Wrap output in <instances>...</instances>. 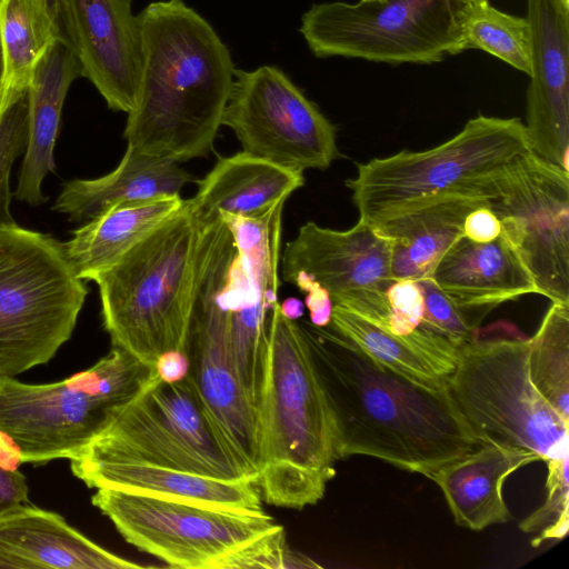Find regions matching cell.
I'll list each match as a JSON object with an SVG mask.
<instances>
[{
	"mask_svg": "<svg viewBox=\"0 0 569 569\" xmlns=\"http://www.w3.org/2000/svg\"><path fill=\"white\" fill-rule=\"evenodd\" d=\"M300 325L332 413L337 460L367 456L430 478L481 443L449 386L417 383L329 326Z\"/></svg>",
	"mask_w": 569,
	"mask_h": 569,
	"instance_id": "obj_1",
	"label": "cell"
},
{
	"mask_svg": "<svg viewBox=\"0 0 569 569\" xmlns=\"http://www.w3.org/2000/svg\"><path fill=\"white\" fill-rule=\"evenodd\" d=\"M137 18L141 67L123 137L143 154L179 163L204 157L232 89L230 51L183 0L150 2Z\"/></svg>",
	"mask_w": 569,
	"mask_h": 569,
	"instance_id": "obj_2",
	"label": "cell"
},
{
	"mask_svg": "<svg viewBox=\"0 0 569 569\" xmlns=\"http://www.w3.org/2000/svg\"><path fill=\"white\" fill-rule=\"evenodd\" d=\"M257 420L262 501L291 509L316 505L336 475L333 419L303 329L283 317L279 301L269 316Z\"/></svg>",
	"mask_w": 569,
	"mask_h": 569,
	"instance_id": "obj_3",
	"label": "cell"
},
{
	"mask_svg": "<svg viewBox=\"0 0 569 569\" xmlns=\"http://www.w3.org/2000/svg\"><path fill=\"white\" fill-rule=\"evenodd\" d=\"M201 222L190 199L92 281L112 346L154 367L188 355Z\"/></svg>",
	"mask_w": 569,
	"mask_h": 569,
	"instance_id": "obj_4",
	"label": "cell"
},
{
	"mask_svg": "<svg viewBox=\"0 0 569 569\" xmlns=\"http://www.w3.org/2000/svg\"><path fill=\"white\" fill-rule=\"evenodd\" d=\"M158 376L123 349L53 383L0 377V460L9 466L77 458Z\"/></svg>",
	"mask_w": 569,
	"mask_h": 569,
	"instance_id": "obj_5",
	"label": "cell"
},
{
	"mask_svg": "<svg viewBox=\"0 0 569 569\" xmlns=\"http://www.w3.org/2000/svg\"><path fill=\"white\" fill-rule=\"evenodd\" d=\"M530 338L513 323L478 328L459 348L449 390L481 442L527 450L546 463L569 457L568 427L537 390Z\"/></svg>",
	"mask_w": 569,
	"mask_h": 569,
	"instance_id": "obj_6",
	"label": "cell"
},
{
	"mask_svg": "<svg viewBox=\"0 0 569 569\" xmlns=\"http://www.w3.org/2000/svg\"><path fill=\"white\" fill-rule=\"evenodd\" d=\"M87 295L61 242L0 222V377L51 360L71 338Z\"/></svg>",
	"mask_w": 569,
	"mask_h": 569,
	"instance_id": "obj_7",
	"label": "cell"
},
{
	"mask_svg": "<svg viewBox=\"0 0 569 569\" xmlns=\"http://www.w3.org/2000/svg\"><path fill=\"white\" fill-rule=\"evenodd\" d=\"M529 151L519 118L479 114L437 147L358 163L357 176L346 186L352 192L359 221L375 227L429 197L478 191L475 186L480 179Z\"/></svg>",
	"mask_w": 569,
	"mask_h": 569,
	"instance_id": "obj_8",
	"label": "cell"
},
{
	"mask_svg": "<svg viewBox=\"0 0 569 569\" xmlns=\"http://www.w3.org/2000/svg\"><path fill=\"white\" fill-rule=\"evenodd\" d=\"M71 462L144 463L217 479L248 480L189 375L176 382L157 377Z\"/></svg>",
	"mask_w": 569,
	"mask_h": 569,
	"instance_id": "obj_9",
	"label": "cell"
},
{
	"mask_svg": "<svg viewBox=\"0 0 569 569\" xmlns=\"http://www.w3.org/2000/svg\"><path fill=\"white\" fill-rule=\"evenodd\" d=\"M91 502L127 542L169 567L246 568L254 545L281 526L270 516L99 488Z\"/></svg>",
	"mask_w": 569,
	"mask_h": 569,
	"instance_id": "obj_10",
	"label": "cell"
},
{
	"mask_svg": "<svg viewBox=\"0 0 569 569\" xmlns=\"http://www.w3.org/2000/svg\"><path fill=\"white\" fill-rule=\"evenodd\" d=\"M460 6L453 0L315 3L302 14L299 32L317 58L429 64L465 51Z\"/></svg>",
	"mask_w": 569,
	"mask_h": 569,
	"instance_id": "obj_11",
	"label": "cell"
},
{
	"mask_svg": "<svg viewBox=\"0 0 569 569\" xmlns=\"http://www.w3.org/2000/svg\"><path fill=\"white\" fill-rule=\"evenodd\" d=\"M476 188L500 220L537 293L569 305V172L529 151Z\"/></svg>",
	"mask_w": 569,
	"mask_h": 569,
	"instance_id": "obj_12",
	"label": "cell"
},
{
	"mask_svg": "<svg viewBox=\"0 0 569 569\" xmlns=\"http://www.w3.org/2000/svg\"><path fill=\"white\" fill-rule=\"evenodd\" d=\"M222 126L243 151L296 172L325 170L339 156L335 124L276 66L236 69Z\"/></svg>",
	"mask_w": 569,
	"mask_h": 569,
	"instance_id": "obj_13",
	"label": "cell"
},
{
	"mask_svg": "<svg viewBox=\"0 0 569 569\" xmlns=\"http://www.w3.org/2000/svg\"><path fill=\"white\" fill-rule=\"evenodd\" d=\"M284 202L254 218L222 217L237 247L228 301L229 348L256 410L267 368L269 316L278 302Z\"/></svg>",
	"mask_w": 569,
	"mask_h": 569,
	"instance_id": "obj_14",
	"label": "cell"
},
{
	"mask_svg": "<svg viewBox=\"0 0 569 569\" xmlns=\"http://www.w3.org/2000/svg\"><path fill=\"white\" fill-rule=\"evenodd\" d=\"M287 282L305 272L343 307L386 329L390 309L386 292L391 274V240L358 221L343 231L305 223L280 257Z\"/></svg>",
	"mask_w": 569,
	"mask_h": 569,
	"instance_id": "obj_15",
	"label": "cell"
},
{
	"mask_svg": "<svg viewBox=\"0 0 569 569\" xmlns=\"http://www.w3.org/2000/svg\"><path fill=\"white\" fill-rule=\"evenodd\" d=\"M63 41L114 111L136 107L141 49L132 0H61Z\"/></svg>",
	"mask_w": 569,
	"mask_h": 569,
	"instance_id": "obj_16",
	"label": "cell"
},
{
	"mask_svg": "<svg viewBox=\"0 0 569 569\" xmlns=\"http://www.w3.org/2000/svg\"><path fill=\"white\" fill-rule=\"evenodd\" d=\"M531 73L526 94L530 150L569 172V3L527 0Z\"/></svg>",
	"mask_w": 569,
	"mask_h": 569,
	"instance_id": "obj_17",
	"label": "cell"
},
{
	"mask_svg": "<svg viewBox=\"0 0 569 569\" xmlns=\"http://www.w3.org/2000/svg\"><path fill=\"white\" fill-rule=\"evenodd\" d=\"M429 278L480 321L505 302L537 293L533 279L502 233L486 243L462 236L438 261Z\"/></svg>",
	"mask_w": 569,
	"mask_h": 569,
	"instance_id": "obj_18",
	"label": "cell"
},
{
	"mask_svg": "<svg viewBox=\"0 0 569 569\" xmlns=\"http://www.w3.org/2000/svg\"><path fill=\"white\" fill-rule=\"evenodd\" d=\"M71 527L57 512L21 505L0 516V568H141Z\"/></svg>",
	"mask_w": 569,
	"mask_h": 569,
	"instance_id": "obj_19",
	"label": "cell"
},
{
	"mask_svg": "<svg viewBox=\"0 0 569 569\" xmlns=\"http://www.w3.org/2000/svg\"><path fill=\"white\" fill-rule=\"evenodd\" d=\"M487 204V199L473 190L440 193L376 224L377 231L391 240L393 280L429 277L463 236L467 214Z\"/></svg>",
	"mask_w": 569,
	"mask_h": 569,
	"instance_id": "obj_20",
	"label": "cell"
},
{
	"mask_svg": "<svg viewBox=\"0 0 569 569\" xmlns=\"http://www.w3.org/2000/svg\"><path fill=\"white\" fill-rule=\"evenodd\" d=\"M82 77L80 62L62 40H54L39 59L29 83V131L14 196L30 206L47 200L44 178L54 171V146L62 107L71 83Z\"/></svg>",
	"mask_w": 569,
	"mask_h": 569,
	"instance_id": "obj_21",
	"label": "cell"
},
{
	"mask_svg": "<svg viewBox=\"0 0 569 569\" xmlns=\"http://www.w3.org/2000/svg\"><path fill=\"white\" fill-rule=\"evenodd\" d=\"M537 460L539 457L527 450L483 441L429 479L441 489L456 525L479 531L510 520L502 496L503 482L512 472Z\"/></svg>",
	"mask_w": 569,
	"mask_h": 569,
	"instance_id": "obj_22",
	"label": "cell"
},
{
	"mask_svg": "<svg viewBox=\"0 0 569 569\" xmlns=\"http://www.w3.org/2000/svg\"><path fill=\"white\" fill-rule=\"evenodd\" d=\"M72 473L89 488H111L157 498L263 513L257 486L176 469L128 462L74 463Z\"/></svg>",
	"mask_w": 569,
	"mask_h": 569,
	"instance_id": "obj_23",
	"label": "cell"
},
{
	"mask_svg": "<svg viewBox=\"0 0 569 569\" xmlns=\"http://www.w3.org/2000/svg\"><path fill=\"white\" fill-rule=\"evenodd\" d=\"M194 180L179 162L143 154L127 146L113 171L96 179L63 183L52 209L72 222L86 223L118 203L179 196Z\"/></svg>",
	"mask_w": 569,
	"mask_h": 569,
	"instance_id": "obj_24",
	"label": "cell"
},
{
	"mask_svg": "<svg viewBox=\"0 0 569 569\" xmlns=\"http://www.w3.org/2000/svg\"><path fill=\"white\" fill-rule=\"evenodd\" d=\"M190 199L201 223L219 216L254 218L305 184L303 173L240 151L220 158Z\"/></svg>",
	"mask_w": 569,
	"mask_h": 569,
	"instance_id": "obj_25",
	"label": "cell"
},
{
	"mask_svg": "<svg viewBox=\"0 0 569 569\" xmlns=\"http://www.w3.org/2000/svg\"><path fill=\"white\" fill-rule=\"evenodd\" d=\"M329 327L375 361L427 387L448 386L458 362L459 348L423 328L396 336L338 305H333Z\"/></svg>",
	"mask_w": 569,
	"mask_h": 569,
	"instance_id": "obj_26",
	"label": "cell"
},
{
	"mask_svg": "<svg viewBox=\"0 0 569 569\" xmlns=\"http://www.w3.org/2000/svg\"><path fill=\"white\" fill-rule=\"evenodd\" d=\"M183 201L179 194L118 203L82 223L62 243L72 271L92 281L176 213Z\"/></svg>",
	"mask_w": 569,
	"mask_h": 569,
	"instance_id": "obj_27",
	"label": "cell"
},
{
	"mask_svg": "<svg viewBox=\"0 0 569 569\" xmlns=\"http://www.w3.org/2000/svg\"><path fill=\"white\" fill-rule=\"evenodd\" d=\"M59 31L40 0H0V40L7 88L28 87Z\"/></svg>",
	"mask_w": 569,
	"mask_h": 569,
	"instance_id": "obj_28",
	"label": "cell"
},
{
	"mask_svg": "<svg viewBox=\"0 0 569 569\" xmlns=\"http://www.w3.org/2000/svg\"><path fill=\"white\" fill-rule=\"evenodd\" d=\"M457 20L465 50L480 49L530 76L531 28L527 17L505 13L487 1L461 4Z\"/></svg>",
	"mask_w": 569,
	"mask_h": 569,
	"instance_id": "obj_29",
	"label": "cell"
},
{
	"mask_svg": "<svg viewBox=\"0 0 569 569\" xmlns=\"http://www.w3.org/2000/svg\"><path fill=\"white\" fill-rule=\"evenodd\" d=\"M529 370L537 390L569 422V305L551 302L530 338Z\"/></svg>",
	"mask_w": 569,
	"mask_h": 569,
	"instance_id": "obj_30",
	"label": "cell"
},
{
	"mask_svg": "<svg viewBox=\"0 0 569 569\" xmlns=\"http://www.w3.org/2000/svg\"><path fill=\"white\" fill-rule=\"evenodd\" d=\"M0 113V222H13L10 212V173L16 159L26 151L29 131V86L7 88Z\"/></svg>",
	"mask_w": 569,
	"mask_h": 569,
	"instance_id": "obj_31",
	"label": "cell"
},
{
	"mask_svg": "<svg viewBox=\"0 0 569 569\" xmlns=\"http://www.w3.org/2000/svg\"><path fill=\"white\" fill-rule=\"evenodd\" d=\"M569 457L547 463V498L543 505L520 522L526 533H537L532 547L550 539H562L569 529Z\"/></svg>",
	"mask_w": 569,
	"mask_h": 569,
	"instance_id": "obj_32",
	"label": "cell"
},
{
	"mask_svg": "<svg viewBox=\"0 0 569 569\" xmlns=\"http://www.w3.org/2000/svg\"><path fill=\"white\" fill-rule=\"evenodd\" d=\"M417 283L425 301L420 328L447 339L457 348L469 341L481 321L457 306L431 278L419 279Z\"/></svg>",
	"mask_w": 569,
	"mask_h": 569,
	"instance_id": "obj_33",
	"label": "cell"
},
{
	"mask_svg": "<svg viewBox=\"0 0 569 569\" xmlns=\"http://www.w3.org/2000/svg\"><path fill=\"white\" fill-rule=\"evenodd\" d=\"M387 301L390 316L386 331L396 336H410L420 328L425 315L422 292L416 280L400 279L388 288Z\"/></svg>",
	"mask_w": 569,
	"mask_h": 569,
	"instance_id": "obj_34",
	"label": "cell"
},
{
	"mask_svg": "<svg viewBox=\"0 0 569 569\" xmlns=\"http://www.w3.org/2000/svg\"><path fill=\"white\" fill-rule=\"evenodd\" d=\"M289 282L306 295L305 305L309 310L310 322L316 327H328L333 309L329 292L305 272L296 273Z\"/></svg>",
	"mask_w": 569,
	"mask_h": 569,
	"instance_id": "obj_35",
	"label": "cell"
},
{
	"mask_svg": "<svg viewBox=\"0 0 569 569\" xmlns=\"http://www.w3.org/2000/svg\"><path fill=\"white\" fill-rule=\"evenodd\" d=\"M29 502L27 479L17 467L0 460V516Z\"/></svg>",
	"mask_w": 569,
	"mask_h": 569,
	"instance_id": "obj_36",
	"label": "cell"
},
{
	"mask_svg": "<svg viewBox=\"0 0 569 569\" xmlns=\"http://www.w3.org/2000/svg\"><path fill=\"white\" fill-rule=\"evenodd\" d=\"M463 237L477 243L495 240L501 233V223L496 213L487 206L469 212L462 226Z\"/></svg>",
	"mask_w": 569,
	"mask_h": 569,
	"instance_id": "obj_37",
	"label": "cell"
},
{
	"mask_svg": "<svg viewBox=\"0 0 569 569\" xmlns=\"http://www.w3.org/2000/svg\"><path fill=\"white\" fill-rule=\"evenodd\" d=\"M190 369L187 353L171 350L162 353L154 362L156 375L161 381L176 382L184 379Z\"/></svg>",
	"mask_w": 569,
	"mask_h": 569,
	"instance_id": "obj_38",
	"label": "cell"
},
{
	"mask_svg": "<svg viewBox=\"0 0 569 569\" xmlns=\"http://www.w3.org/2000/svg\"><path fill=\"white\" fill-rule=\"evenodd\" d=\"M279 308L283 317L289 320L296 321L303 315V302L296 297H289L279 303Z\"/></svg>",
	"mask_w": 569,
	"mask_h": 569,
	"instance_id": "obj_39",
	"label": "cell"
},
{
	"mask_svg": "<svg viewBox=\"0 0 569 569\" xmlns=\"http://www.w3.org/2000/svg\"><path fill=\"white\" fill-rule=\"evenodd\" d=\"M40 2L49 13L52 21L54 22L59 31L60 38L63 41L61 27V0H40Z\"/></svg>",
	"mask_w": 569,
	"mask_h": 569,
	"instance_id": "obj_40",
	"label": "cell"
},
{
	"mask_svg": "<svg viewBox=\"0 0 569 569\" xmlns=\"http://www.w3.org/2000/svg\"><path fill=\"white\" fill-rule=\"evenodd\" d=\"M8 89L6 84L4 78V60H3V51L0 40V111L3 108L7 100Z\"/></svg>",
	"mask_w": 569,
	"mask_h": 569,
	"instance_id": "obj_41",
	"label": "cell"
},
{
	"mask_svg": "<svg viewBox=\"0 0 569 569\" xmlns=\"http://www.w3.org/2000/svg\"><path fill=\"white\" fill-rule=\"evenodd\" d=\"M459 4H473V3H480V2H487L489 0H453Z\"/></svg>",
	"mask_w": 569,
	"mask_h": 569,
	"instance_id": "obj_42",
	"label": "cell"
},
{
	"mask_svg": "<svg viewBox=\"0 0 569 569\" xmlns=\"http://www.w3.org/2000/svg\"><path fill=\"white\" fill-rule=\"evenodd\" d=\"M363 1H385V0H363Z\"/></svg>",
	"mask_w": 569,
	"mask_h": 569,
	"instance_id": "obj_43",
	"label": "cell"
},
{
	"mask_svg": "<svg viewBox=\"0 0 569 569\" xmlns=\"http://www.w3.org/2000/svg\"><path fill=\"white\" fill-rule=\"evenodd\" d=\"M563 1H566V2H568V3H569V0H563Z\"/></svg>",
	"mask_w": 569,
	"mask_h": 569,
	"instance_id": "obj_44",
	"label": "cell"
},
{
	"mask_svg": "<svg viewBox=\"0 0 569 569\" xmlns=\"http://www.w3.org/2000/svg\"><path fill=\"white\" fill-rule=\"evenodd\" d=\"M1 111H2V109H1ZM1 111H0V113H1Z\"/></svg>",
	"mask_w": 569,
	"mask_h": 569,
	"instance_id": "obj_45",
	"label": "cell"
}]
</instances>
